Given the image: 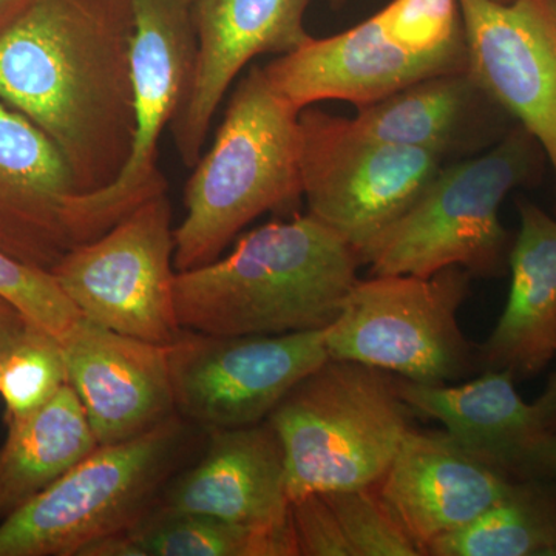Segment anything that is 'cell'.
<instances>
[{
    "label": "cell",
    "instance_id": "1",
    "mask_svg": "<svg viewBox=\"0 0 556 556\" xmlns=\"http://www.w3.org/2000/svg\"><path fill=\"white\" fill-rule=\"evenodd\" d=\"M134 31L130 0H35L0 36V101L53 141L79 195L129 160Z\"/></svg>",
    "mask_w": 556,
    "mask_h": 556
},
{
    "label": "cell",
    "instance_id": "2",
    "mask_svg": "<svg viewBox=\"0 0 556 556\" xmlns=\"http://www.w3.org/2000/svg\"><path fill=\"white\" fill-rule=\"evenodd\" d=\"M362 265L356 249L311 214L266 223L225 257L177 273L178 321L212 336L325 329Z\"/></svg>",
    "mask_w": 556,
    "mask_h": 556
},
{
    "label": "cell",
    "instance_id": "3",
    "mask_svg": "<svg viewBox=\"0 0 556 556\" xmlns=\"http://www.w3.org/2000/svg\"><path fill=\"white\" fill-rule=\"evenodd\" d=\"M299 118L263 67L249 70L186 185V215L174 229L177 273L222 257L249 223L303 199Z\"/></svg>",
    "mask_w": 556,
    "mask_h": 556
},
{
    "label": "cell",
    "instance_id": "4",
    "mask_svg": "<svg viewBox=\"0 0 556 556\" xmlns=\"http://www.w3.org/2000/svg\"><path fill=\"white\" fill-rule=\"evenodd\" d=\"M546 155L525 127L493 148L447 163L397 219L358 251L372 276L430 277L463 268L471 277L508 270L514 236L500 218L508 193L543 177Z\"/></svg>",
    "mask_w": 556,
    "mask_h": 556
},
{
    "label": "cell",
    "instance_id": "5",
    "mask_svg": "<svg viewBox=\"0 0 556 556\" xmlns=\"http://www.w3.org/2000/svg\"><path fill=\"white\" fill-rule=\"evenodd\" d=\"M415 416L396 376L329 357L266 419L283 445L289 497L375 486Z\"/></svg>",
    "mask_w": 556,
    "mask_h": 556
},
{
    "label": "cell",
    "instance_id": "6",
    "mask_svg": "<svg viewBox=\"0 0 556 556\" xmlns=\"http://www.w3.org/2000/svg\"><path fill=\"white\" fill-rule=\"evenodd\" d=\"M189 426L174 415L129 441L97 445L0 521V556H84L94 544L129 532L177 473Z\"/></svg>",
    "mask_w": 556,
    "mask_h": 556
},
{
    "label": "cell",
    "instance_id": "7",
    "mask_svg": "<svg viewBox=\"0 0 556 556\" xmlns=\"http://www.w3.org/2000/svg\"><path fill=\"white\" fill-rule=\"evenodd\" d=\"M471 278L463 268L430 277L357 278L324 329L328 356L427 386L473 378L481 372L479 345L457 320Z\"/></svg>",
    "mask_w": 556,
    "mask_h": 556
},
{
    "label": "cell",
    "instance_id": "8",
    "mask_svg": "<svg viewBox=\"0 0 556 556\" xmlns=\"http://www.w3.org/2000/svg\"><path fill=\"white\" fill-rule=\"evenodd\" d=\"M300 172L308 214L361 251L437 177L441 156L376 138L353 118L300 112Z\"/></svg>",
    "mask_w": 556,
    "mask_h": 556
},
{
    "label": "cell",
    "instance_id": "9",
    "mask_svg": "<svg viewBox=\"0 0 556 556\" xmlns=\"http://www.w3.org/2000/svg\"><path fill=\"white\" fill-rule=\"evenodd\" d=\"M172 204L160 193L50 270L70 302L94 324L169 346L182 328L175 308Z\"/></svg>",
    "mask_w": 556,
    "mask_h": 556
},
{
    "label": "cell",
    "instance_id": "10",
    "mask_svg": "<svg viewBox=\"0 0 556 556\" xmlns=\"http://www.w3.org/2000/svg\"><path fill=\"white\" fill-rule=\"evenodd\" d=\"M328 358L324 329L265 336L182 329L169 345L175 409L207 433L255 426Z\"/></svg>",
    "mask_w": 556,
    "mask_h": 556
},
{
    "label": "cell",
    "instance_id": "11",
    "mask_svg": "<svg viewBox=\"0 0 556 556\" xmlns=\"http://www.w3.org/2000/svg\"><path fill=\"white\" fill-rule=\"evenodd\" d=\"M134 11L131 79L135 137L129 160L109 188L78 197V207L94 240L139 204L166 192L159 146L175 119L192 78L195 60L193 0H130Z\"/></svg>",
    "mask_w": 556,
    "mask_h": 556
},
{
    "label": "cell",
    "instance_id": "12",
    "mask_svg": "<svg viewBox=\"0 0 556 556\" xmlns=\"http://www.w3.org/2000/svg\"><path fill=\"white\" fill-rule=\"evenodd\" d=\"M468 72L525 127L552 166L556 192L554 0H459Z\"/></svg>",
    "mask_w": 556,
    "mask_h": 556
},
{
    "label": "cell",
    "instance_id": "13",
    "mask_svg": "<svg viewBox=\"0 0 556 556\" xmlns=\"http://www.w3.org/2000/svg\"><path fill=\"white\" fill-rule=\"evenodd\" d=\"M313 0H193L195 60L181 109L170 124L179 159L192 169L212 119L243 70L263 54L291 53L313 36L305 14Z\"/></svg>",
    "mask_w": 556,
    "mask_h": 556
},
{
    "label": "cell",
    "instance_id": "14",
    "mask_svg": "<svg viewBox=\"0 0 556 556\" xmlns=\"http://www.w3.org/2000/svg\"><path fill=\"white\" fill-rule=\"evenodd\" d=\"M515 383L507 371L445 386L396 376L399 394L416 416L438 420L457 444L508 481H556V431Z\"/></svg>",
    "mask_w": 556,
    "mask_h": 556
},
{
    "label": "cell",
    "instance_id": "15",
    "mask_svg": "<svg viewBox=\"0 0 556 556\" xmlns=\"http://www.w3.org/2000/svg\"><path fill=\"white\" fill-rule=\"evenodd\" d=\"M78 195L53 141L0 101V252L50 273L89 241Z\"/></svg>",
    "mask_w": 556,
    "mask_h": 556
},
{
    "label": "cell",
    "instance_id": "16",
    "mask_svg": "<svg viewBox=\"0 0 556 556\" xmlns=\"http://www.w3.org/2000/svg\"><path fill=\"white\" fill-rule=\"evenodd\" d=\"M467 67V58L407 49L375 14L350 30L311 38L298 50L270 61L263 72L274 90L302 112L321 101L364 109L417 80Z\"/></svg>",
    "mask_w": 556,
    "mask_h": 556
},
{
    "label": "cell",
    "instance_id": "17",
    "mask_svg": "<svg viewBox=\"0 0 556 556\" xmlns=\"http://www.w3.org/2000/svg\"><path fill=\"white\" fill-rule=\"evenodd\" d=\"M68 386L98 445L129 441L177 415L169 346L80 318L62 340Z\"/></svg>",
    "mask_w": 556,
    "mask_h": 556
},
{
    "label": "cell",
    "instance_id": "18",
    "mask_svg": "<svg viewBox=\"0 0 556 556\" xmlns=\"http://www.w3.org/2000/svg\"><path fill=\"white\" fill-rule=\"evenodd\" d=\"M208 439L199 463L170 479L156 507L262 532H292L287 459L268 420L208 431Z\"/></svg>",
    "mask_w": 556,
    "mask_h": 556
},
{
    "label": "cell",
    "instance_id": "19",
    "mask_svg": "<svg viewBox=\"0 0 556 556\" xmlns=\"http://www.w3.org/2000/svg\"><path fill=\"white\" fill-rule=\"evenodd\" d=\"M510 484L447 431L412 427L376 490L424 556L431 541L470 525Z\"/></svg>",
    "mask_w": 556,
    "mask_h": 556
},
{
    "label": "cell",
    "instance_id": "20",
    "mask_svg": "<svg viewBox=\"0 0 556 556\" xmlns=\"http://www.w3.org/2000/svg\"><path fill=\"white\" fill-rule=\"evenodd\" d=\"M353 119L376 138L427 150L445 163L485 152L517 126L468 70L417 80L358 109Z\"/></svg>",
    "mask_w": 556,
    "mask_h": 556
},
{
    "label": "cell",
    "instance_id": "21",
    "mask_svg": "<svg viewBox=\"0 0 556 556\" xmlns=\"http://www.w3.org/2000/svg\"><path fill=\"white\" fill-rule=\"evenodd\" d=\"M517 208L510 291L492 334L479 345V365L481 372L507 371L518 382L556 357V219L527 199Z\"/></svg>",
    "mask_w": 556,
    "mask_h": 556
},
{
    "label": "cell",
    "instance_id": "22",
    "mask_svg": "<svg viewBox=\"0 0 556 556\" xmlns=\"http://www.w3.org/2000/svg\"><path fill=\"white\" fill-rule=\"evenodd\" d=\"M7 424L0 445V521L49 489L98 442L72 387L43 407Z\"/></svg>",
    "mask_w": 556,
    "mask_h": 556
},
{
    "label": "cell",
    "instance_id": "23",
    "mask_svg": "<svg viewBox=\"0 0 556 556\" xmlns=\"http://www.w3.org/2000/svg\"><path fill=\"white\" fill-rule=\"evenodd\" d=\"M298 556H420L375 486L291 501Z\"/></svg>",
    "mask_w": 556,
    "mask_h": 556
},
{
    "label": "cell",
    "instance_id": "24",
    "mask_svg": "<svg viewBox=\"0 0 556 556\" xmlns=\"http://www.w3.org/2000/svg\"><path fill=\"white\" fill-rule=\"evenodd\" d=\"M84 556H298V547L292 532H262L155 507L129 532L94 544Z\"/></svg>",
    "mask_w": 556,
    "mask_h": 556
},
{
    "label": "cell",
    "instance_id": "25",
    "mask_svg": "<svg viewBox=\"0 0 556 556\" xmlns=\"http://www.w3.org/2000/svg\"><path fill=\"white\" fill-rule=\"evenodd\" d=\"M424 556H556V481L511 482L470 525L431 541Z\"/></svg>",
    "mask_w": 556,
    "mask_h": 556
},
{
    "label": "cell",
    "instance_id": "26",
    "mask_svg": "<svg viewBox=\"0 0 556 556\" xmlns=\"http://www.w3.org/2000/svg\"><path fill=\"white\" fill-rule=\"evenodd\" d=\"M62 343L49 332L27 325L0 351V397L5 422L35 413L67 386Z\"/></svg>",
    "mask_w": 556,
    "mask_h": 556
},
{
    "label": "cell",
    "instance_id": "27",
    "mask_svg": "<svg viewBox=\"0 0 556 556\" xmlns=\"http://www.w3.org/2000/svg\"><path fill=\"white\" fill-rule=\"evenodd\" d=\"M376 16L409 50L468 60L459 0H391Z\"/></svg>",
    "mask_w": 556,
    "mask_h": 556
},
{
    "label": "cell",
    "instance_id": "28",
    "mask_svg": "<svg viewBox=\"0 0 556 556\" xmlns=\"http://www.w3.org/2000/svg\"><path fill=\"white\" fill-rule=\"evenodd\" d=\"M0 298L20 311L28 325L62 342L83 318L49 270L25 265L0 252Z\"/></svg>",
    "mask_w": 556,
    "mask_h": 556
},
{
    "label": "cell",
    "instance_id": "29",
    "mask_svg": "<svg viewBox=\"0 0 556 556\" xmlns=\"http://www.w3.org/2000/svg\"><path fill=\"white\" fill-rule=\"evenodd\" d=\"M27 325L20 311L0 298V351L9 345Z\"/></svg>",
    "mask_w": 556,
    "mask_h": 556
},
{
    "label": "cell",
    "instance_id": "30",
    "mask_svg": "<svg viewBox=\"0 0 556 556\" xmlns=\"http://www.w3.org/2000/svg\"><path fill=\"white\" fill-rule=\"evenodd\" d=\"M535 404L552 430L556 431V369L548 379L546 390L536 399Z\"/></svg>",
    "mask_w": 556,
    "mask_h": 556
},
{
    "label": "cell",
    "instance_id": "31",
    "mask_svg": "<svg viewBox=\"0 0 556 556\" xmlns=\"http://www.w3.org/2000/svg\"><path fill=\"white\" fill-rule=\"evenodd\" d=\"M35 0H0V36Z\"/></svg>",
    "mask_w": 556,
    "mask_h": 556
},
{
    "label": "cell",
    "instance_id": "32",
    "mask_svg": "<svg viewBox=\"0 0 556 556\" xmlns=\"http://www.w3.org/2000/svg\"><path fill=\"white\" fill-rule=\"evenodd\" d=\"M332 2L338 3V5H339V3H342L343 0H332Z\"/></svg>",
    "mask_w": 556,
    "mask_h": 556
},
{
    "label": "cell",
    "instance_id": "33",
    "mask_svg": "<svg viewBox=\"0 0 556 556\" xmlns=\"http://www.w3.org/2000/svg\"><path fill=\"white\" fill-rule=\"evenodd\" d=\"M497 2H510V0H497Z\"/></svg>",
    "mask_w": 556,
    "mask_h": 556
},
{
    "label": "cell",
    "instance_id": "34",
    "mask_svg": "<svg viewBox=\"0 0 556 556\" xmlns=\"http://www.w3.org/2000/svg\"><path fill=\"white\" fill-rule=\"evenodd\" d=\"M555 7H556V0H554Z\"/></svg>",
    "mask_w": 556,
    "mask_h": 556
}]
</instances>
